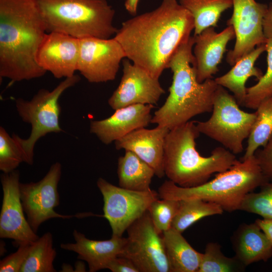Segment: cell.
I'll return each mask as SVG.
<instances>
[{
    "mask_svg": "<svg viewBox=\"0 0 272 272\" xmlns=\"http://www.w3.org/2000/svg\"><path fill=\"white\" fill-rule=\"evenodd\" d=\"M194 25L189 12L177 0H163L156 9L122 23L114 38L126 58L159 79Z\"/></svg>",
    "mask_w": 272,
    "mask_h": 272,
    "instance_id": "1",
    "label": "cell"
},
{
    "mask_svg": "<svg viewBox=\"0 0 272 272\" xmlns=\"http://www.w3.org/2000/svg\"><path fill=\"white\" fill-rule=\"evenodd\" d=\"M46 28L38 0H0V77L30 80L46 72L37 61Z\"/></svg>",
    "mask_w": 272,
    "mask_h": 272,
    "instance_id": "2",
    "label": "cell"
},
{
    "mask_svg": "<svg viewBox=\"0 0 272 272\" xmlns=\"http://www.w3.org/2000/svg\"><path fill=\"white\" fill-rule=\"evenodd\" d=\"M194 44V36H190L171 57L168 65L173 74L169 94L163 105L154 112L151 123L170 130L197 115L212 111L219 85L212 79L202 83L197 81L192 52Z\"/></svg>",
    "mask_w": 272,
    "mask_h": 272,
    "instance_id": "3",
    "label": "cell"
},
{
    "mask_svg": "<svg viewBox=\"0 0 272 272\" xmlns=\"http://www.w3.org/2000/svg\"><path fill=\"white\" fill-rule=\"evenodd\" d=\"M200 133L196 121H189L169 130L165 138V175L179 186L202 184L212 174L226 171L238 161L235 155L224 147H216L209 157L200 155L195 142Z\"/></svg>",
    "mask_w": 272,
    "mask_h": 272,
    "instance_id": "4",
    "label": "cell"
},
{
    "mask_svg": "<svg viewBox=\"0 0 272 272\" xmlns=\"http://www.w3.org/2000/svg\"><path fill=\"white\" fill-rule=\"evenodd\" d=\"M268 182L254 155L238 160L230 168L218 173L210 181L198 186L183 187L166 180L158 189L159 197L177 200L199 199L217 203L224 211L239 210L245 196Z\"/></svg>",
    "mask_w": 272,
    "mask_h": 272,
    "instance_id": "5",
    "label": "cell"
},
{
    "mask_svg": "<svg viewBox=\"0 0 272 272\" xmlns=\"http://www.w3.org/2000/svg\"><path fill=\"white\" fill-rule=\"evenodd\" d=\"M47 32L79 39H109L117 32L115 11L107 0H38Z\"/></svg>",
    "mask_w": 272,
    "mask_h": 272,
    "instance_id": "6",
    "label": "cell"
},
{
    "mask_svg": "<svg viewBox=\"0 0 272 272\" xmlns=\"http://www.w3.org/2000/svg\"><path fill=\"white\" fill-rule=\"evenodd\" d=\"M79 76L65 78L52 90L40 89L30 100L18 98L16 107L22 120L31 125L29 137L24 139L13 133L21 149L24 162L33 163L34 149L36 142L47 134L62 131L59 124L61 108L59 99L62 93L80 80Z\"/></svg>",
    "mask_w": 272,
    "mask_h": 272,
    "instance_id": "7",
    "label": "cell"
},
{
    "mask_svg": "<svg viewBox=\"0 0 272 272\" xmlns=\"http://www.w3.org/2000/svg\"><path fill=\"white\" fill-rule=\"evenodd\" d=\"M239 106L234 96L219 85L211 117L205 121H196L200 133L220 143L235 155L243 152V141L248 138L256 118V111L246 112Z\"/></svg>",
    "mask_w": 272,
    "mask_h": 272,
    "instance_id": "8",
    "label": "cell"
},
{
    "mask_svg": "<svg viewBox=\"0 0 272 272\" xmlns=\"http://www.w3.org/2000/svg\"><path fill=\"white\" fill-rule=\"evenodd\" d=\"M126 231L125 243L118 256L129 259L140 272H170L162 234L156 230L148 211Z\"/></svg>",
    "mask_w": 272,
    "mask_h": 272,
    "instance_id": "9",
    "label": "cell"
},
{
    "mask_svg": "<svg viewBox=\"0 0 272 272\" xmlns=\"http://www.w3.org/2000/svg\"><path fill=\"white\" fill-rule=\"evenodd\" d=\"M97 185L103 199L104 214L108 221L112 236L122 237L123 233L135 220L147 211L158 193L154 190L140 191L115 186L100 177Z\"/></svg>",
    "mask_w": 272,
    "mask_h": 272,
    "instance_id": "10",
    "label": "cell"
},
{
    "mask_svg": "<svg viewBox=\"0 0 272 272\" xmlns=\"http://www.w3.org/2000/svg\"><path fill=\"white\" fill-rule=\"evenodd\" d=\"M61 174V165L56 162L40 181L20 184V198L27 220L37 233L40 226L52 218L71 219L76 216L56 213L54 208L59 204L57 186Z\"/></svg>",
    "mask_w": 272,
    "mask_h": 272,
    "instance_id": "11",
    "label": "cell"
},
{
    "mask_svg": "<svg viewBox=\"0 0 272 272\" xmlns=\"http://www.w3.org/2000/svg\"><path fill=\"white\" fill-rule=\"evenodd\" d=\"M125 58L123 49L114 37L84 38L80 39L77 71L91 83L111 81Z\"/></svg>",
    "mask_w": 272,
    "mask_h": 272,
    "instance_id": "12",
    "label": "cell"
},
{
    "mask_svg": "<svg viewBox=\"0 0 272 272\" xmlns=\"http://www.w3.org/2000/svg\"><path fill=\"white\" fill-rule=\"evenodd\" d=\"M232 6V16L227 21L228 26L233 27L236 37L234 47L228 51L226 57L231 65L267 41L262 22L267 5L255 0H233Z\"/></svg>",
    "mask_w": 272,
    "mask_h": 272,
    "instance_id": "13",
    "label": "cell"
},
{
    "mask_svg": "<svg viewBox=\"0 0 272 272\" xmlns=\"http://www.w3.org/2000/svg\"><path fill=\"white\" fill-rule=\"evenodd\" d=\"M3 201L0 214V237L12 239L13 245L31 244L39 237L24 215L20 193V172L15 170L1 177Z\"/></svg>",
    "mask_w": 272,
    "mask_h": 272,
    "instance_id": "14",
    "label": "cell"
},
{
    "mask_svg": "<svg viewBox=\"0 0 272 272\" xmlns=\"http://www.w3.org/2000/svg\"><path fill=\"white\" fill-rule=\"evenodd\" d=\"M120 82L108 100L113 110L134 104H157L165 93L159 79L125 58Z\"/></svg>",
    "mask_w": 272,
    "mask_h": 272,
    "instance_id": "15",
    "label": "cell"
},
{
    "mask_svg": "<svg viewBox=\"0 0 272 272\" xmlns=\"http://www.w3.org/2000/svg\"><path fill=\"white\" fill-rule=\"evenodd\" d=\"M79 51L80 39L63 33L49 32L39 47L37 61L54 78H69L77 71Z\"/></svg>",
    "mask_w": 272,
    "mask_h": 272,
    "instance_id": "16",
    "label": "cell"
},
{
    "mask_svg": "<svg viewBox=\"0 0 272 272\" xmlns=\"http://www.w3.org/2000/svg\"><path fill=\"white\" fill-rule=\"evenodd\" d=\"M154 107L152 104H134L117 109L108 118L91 120L90 132L109 145L134 130L148 126Z\"/></svg>",
    "mask_w": 272,
    "mask_h": 272,
    "instance_id": "17",
    "label": "cell"
},
{
    "mask_svg": "<svg viewBox=\"0 0 272 272\" xmlns=\"http://www.w3.org/2000/svg\"><path fill=\"white\" fill-rule=\"evenodd\" d=\"M193 36L196 77L197 81L202 83L212 79L219 71L218 65L227 51V45L235 37V33L233 27L228 25L219 33L212 27Z\"/></svg>",
    "mask_w": 272,
    "mask_h": 272,
    "instance_id": "18",
    "label": "cell"
},
{
    "mask_svg": "<svg viewBox=\"0 0 272 272\" xmlns=\"http://www.w3.org/2000/svg\"><path fill=\"white\" fill-rule=\"evenodd\" d=\"M169 131L167 127L159 125L153 129L139 128L114 142L115 148L134 153L149 164L154 170L155 175L161 178L165 175L164 147Z\"/></svg>",
    "mask_w": 272,
    "mask_h": 272,
    "instance_id": "19",
    "label": "cell"
},
{
    "mask_svg": "<svg viewBox=\"0 0 272 272\" xmlns=\"http://www.w3.org/2000/svg\"><path fill=\"white\" fill-rule=\"evenodd\" d=\"M73 235L76 242L61 243L60 247L77 253L78 258L88 263L90 272L105 269L110 261L121 252L126 242V238L115 236L106 240H91L77 230Z\"/></svg>",
    "mask_w": 272,
    "mask_h": 272,
    "instance_id": "20",
    "label": "cell"
},
{
    "mask_svg": "<svg viewBox=\"0 0 272 272\" xmlns=\"http://www.w3.org/2000/svg\"><path fill=\"white\" fill-rule=\"evenodd\" d=\"M231 241L235 256L246 266L272 256V243L255 221L240 225Z\"/></svg>",
    "mask_w": 272,
    "mask_h": 272,
    "instance_id": "21",
    "label": "cell"
},
{
    "mask_svg": "<svg viewBox=\"0 0 272 272\" xmlns=\"http://www.w3.org/2000/svg\"><path fill=\"white\" fill-rule=\"evenodd\" d=\"M265 50V44L257 46L239 59L228 72L215 79L218 85L232 92L239 105L243 106L246 94L245 84L248 79L255 77L258 80L263 75L259 69L255 66V63Z\"/></svg>",
    "mask_w": 272,
    "mask_h": 272,
    "instance_id": "22",
    "label": "cell"
},
{
    "mask_svg": "<svg viewBox=\"0 0 272 272\" xmlns=\"http://www.w3.org/2000/svg\"><path fill=\"white\" fill-rule=\"evenodd\" d=\"M170 272H197L202 253L196 251L173 228L162 233Z\"/></svg>",
    "mask_w": 272,
    "mask_h": 272,
    "instance_id": "23",
    "label": "cell"
},
{
    "mask_svg": "<svg viewBox=\"0 0 272 272\" xmlns=\"http://www.w3.org/2000/svg\"><path fill=\"white\" fill-rule=\"evenodd\" d=\"M119 186L129 190H151L150 184L155 175L154 170L134 153L125 151L118 159Z\"/></svg>",
    "mask_w": 272,
    "mask_h": 272,
    "instance_id": "24",
    "label": "cell"
},
{
    "mask_svg": "<svg viewBox=\"0 0 272 272\" xmlns=\"http://www.w3.org/2000/svg\"><path fill=\"white\" fill-rule=\"evenodd\" d=\"M179 2L193 17L194 36L208 28L217 27L222 13L233 6V0H179Z\"/></svg>",
    "mask_w": 272,
    "mask_h": 272,
    "instance_id": "25",
    "label": "cell"
},
{
    "mask_svg": "<svg viewBox=\"0 0 272 272\" xmlns=\"http://www.w3.org/2000/svg\"><path fill=\"white\" fill-rule=\"evenodd\" d=\"M171 227L180 233L206 217L221 215L223 209L217 203L199 199L181 200Z\"/></svg>",
    "mask_w": 272,
    "mask_h": 272,
    "instance_id": "26",
    "label": "cell"
},
{
    "mask_svg": "<svg viewBox=\"0 0 272 272\" xmlns=\"http://www.w3.org/2000/svg\"><path fill=\"white\" fill-rule=\"evenodd\" d=\"M256 110V118L241 160L253 156L258 148L264 147L272 138V96L261 102Z\"/></svg>",
    "mask_w": 272,
    "mask_h": 272,
    "instance_id": "27",
    "label": "cell"
},
{
    "mask_svg": "<svg viewBox=\"0 0 272 272\" xmlns=\"http://www.w3.org/2000/svg\"><path fill=\"white\" fill-rule=\"evenodd\" d=\"M56 255L52 235L45 233L31 244L20 272H55L53 263Z\"/></svg>",
    "mask_w": 272,
    "mask_h": 272,
    "instance_id": "28",
    "label": "cell"
},
{
    "mask_svg": "<svg viewBox=\"0 0 272 272\" xmlns=\"http://www.w3.org/2000/svg\"><path fill=\"white\" fill-rule=\"evenodd\" d=\"M246 267L235 256H226L218 243L211 242L206 245L197 272H242Z\"/></svg>",
    "mask_w": 272,
    "mask_h": 272,
    "instance_id": "29",
    "label": "cell"
},
{
    "mask_svg": "<svg viewBox=\"0 0 272 272\" xmlns=\"http://www.w3.org/2000/svg\"><path fill=\"white\" fill-rule=\"evenodd\" d=\"M267 52V70L255 85L246 88L243 106L256 109L261 102L272 96V39L265 43Z\"/></svg>",
    "mask_w": 272,
    "mask_h": 272,
    "instance_id": "30",
    "label": "cell"
},
{
    "mask_svg": "<svg viewBox=\"0 0 272 272\" xmlns=\"http://www.w3.org/2000/svg\"><path fill=\"white\" fill-rule=\"evenodd\" d=\"M258 192H251L244 197L238 210L258 215L272 220V182L260 187Z\"/></svg>",
    "mask_w": 272,
    "mask_h": 272,
    "instance_id": "31",
    "label": "cell"
},
{
    "mask_svg": "<svg viewBox=\"0 0 272 272\" xmlns=\"http://www.w3.org/2000/svg\"><path fill=\"white\" fill-rule=\"evenodd\" d=\"M161 199L153 201L148 210L155 227L160 234L171 228L180 206L179 200Z\"/></svg>",
    "mask_w": 272,
    "mask_h": 272,
    "instance_id": "32",
    "label": "cell"
},
{
    "mask_svg": "<svg viewBox=\"0 0 272 272\" xmlns=\"http://www.w3.org/2000/svg\"><path fill=\"white\" fill-rule=\"evenodd\" d=\"M24 162V156L21 148L12 135L3 127H0V170L3 173H9Z\"/></svg>",
    "mask_w": 272,
    "mask_h": 272,
    "instance_id": "33",
    "label": "cell"
},
{
    "mask_svg": "<svg viewBox=\"0 0 272 272\" xmlns=\"http://www.w3.org/2000/svg\"><path fill=\"white\" fill-rule=\"evenodd\" d=\"M31 244L20 245L18 250L4 258L0 262L1 272H20L27 257Z\"/></svg>",
    "mask_w": 272,
    "mask_h": 272,
    "instance_id": "34",
    "label": "cell"
},
{
    "mask_svg": "<svg viewBox=\"0 0 272 272\" xmlns=\"http://www.w3.org/2000/svg\"><path fill=\"white\" fill-rule=\"evenodd\" d=\"M254 155L262 174L272 182V138L262 149L258 148Z\"/></svg>",
    "mask_w": 272,
    "mask_h": 272,
    "instance_id": "35",
    "label": "cell"
},
{
    "mask_svg": "<svg viewBox=\"0 0 272 272\" xmlns=\"http://www.w3.org/2000/svg\"><path fill=\"white\" fill-rule=\"evenodd\" d=\"M106 268L112 272H140L131 260L120 256H117L111 260Z\"/></svg>",
    "mask_w": 272,
    "mask_h": 272,
    "instance_id": "36",
    "label": "cell"
},
{
    "mask_svg": "<svg viewBox=\"0 0 272 272\" xmlns=\"http://www.w3.org/2000/svg\"><path fill=\"white\" fill-rule=\"evenodd\" d=\"M263 32L267 40L272 39V2L267 6L262 22Z\"/></svg>",
    "mask_w": 272,
    "mask_h": 272,
    "instance_id": "37",
    "label": "cell"
},
{
    "mask_svg": "<svg viewBox=\"0 0 272 272\" xmlns=\"http://www.w3.org/2000/svg\"><path fill=\"white\" fill-rule=\"evenodd\" d=\"M255 222L266 234L272 243V220L264 219H257Z\"/></svg>",
    "mask_w": 272,
    "mask_h": 272,
    "instance_id": "38",
    "label": "cell"
},
{
    "mask_svg": "<svg viewBox=\"0 0 272 272\" xmlns=\"http://www.w3.org/2000/svg\"><path fill=\"white\" fill-rule=\"evenodd\" d=\"M139 0H126L124 7L126 10L131 15L136 16Z\"/></svg>",
    "mask_w": 272,
    "mask_h": 272,
    "instance_id": "39",
    "label": "cell"
},
{
    "mask_svg": "<svg viewBox=\"0 0 272 272\" xmlns=\"http://www.w3.org/2000/svg\"><path fill=\"white\" fill-rule=\"evenodd\" d=\"M75 271H86V266L82 261H77L75 264Z\"/></svg>",
    "mask_w": 272,
    "mask_h": 272,
    "instance_id": "40",
    "label": "cell"
},
{
    "mask_svg": "<svg viewBox=\"0 0 272 272\" xmlns=\"http://www.w3.org/2000/svg\"><path fill=\"white\" fill-rule=\"evenodd\" d=\"M61 271H74L72 266L68 264L63 263L62 265Z\"/></svg>",
    "mask_w": 272,
    "mask_h": 272,
    "instance_id": "41",
    "label": "cell"
}]
</instances>
